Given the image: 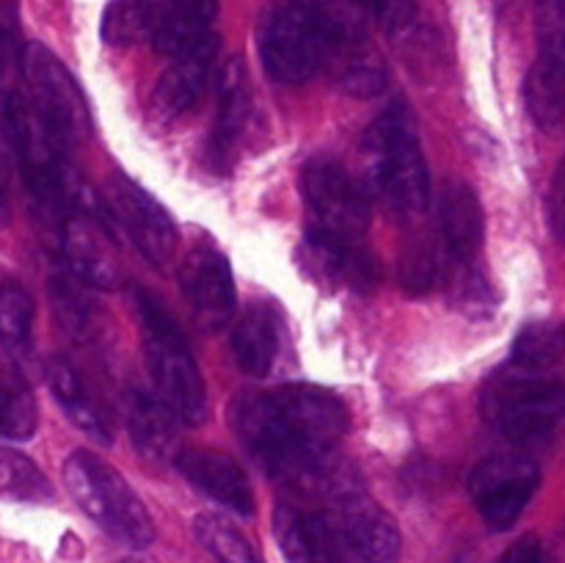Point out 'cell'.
<instances>
[{
    "mask_svg": "<svg viewBox=\"0 0 565 563\" xmlns=\"http://www.w3.org/2000/svg\"><path fill=\"white\" fill-rule=\"evenodd\" d=\"M230 419L259 467L279 484L298 489L326 484L348 431L345 403L312 384L237 395Z\"/></svg>",
    "mask_w": 565,
    "mask_h": 563,
    "instance_id": "1",
    "label": "cell"
},
{
    "mask_svg": "<svg viewBox=\"0 0 565 563\" xmlns=\"http://www.w3.org/2000/svg\"><path fill=\"white\" fill-rule=\"evenodd\" d=\"M370 182L390 215L414 221L430 204V174L406 108H386L364 132Z\"/></svg>",
    "mask_w": 565,
    "mask_h": 563,
    "instance_id": "2",
    "label": "cell"
},
{
    "mask_svg": "<svg viewBox=\"0 0 565 563\" xmlns=\"http://www.w3.org/2000/svg\"><path fill=\"white\" fill-rule=\"evenodd\" d=\"M136 307L154 395L169 406L180 425H199L207 414V392L185 334L149 293L136 290Z\"/></svg>",
    "mask_w": 565,
    "mask_h": 563,
    "instance_id": "3",
    "label": "cell"
},
{
    "mask_svg": "<svg viewBox=\"0 0 565 563\" xmlns=\"http://www.w3.org/2000/svg\"><path fill=\"white\" fill-rule=\"evenodd\" d=\"M259 61L270 81L298 86L329 64L334 53L329 31L309 0H276L259 20Z\"/></svg>",
    "mask_w": 565,
    "mask_h": 563,
    "instance_id": "4",
    "label": "cell"
},
{
    "mask_svg": "<svg viewBox=\"0 0 565 563\" xmlns=\"http://www.w3.org/2000/svg\"><path fill=\"white\" fill-rule=\"evenodd\" d=\"M480 414L508 439H541L565 419V381L505 368L480 392Z\"/></svg>",
    "mask_w": 565,
    "mask_h": 563,
    "instance_id": "5",
    "label": "cell"
},
{
    "mask_svg": "<svg viewBox=\"0 0 565 563\" xmlns=\"http://www.w3.org/2000/svg\"><path fill=\"white\" fill-rule=\"evenodd\" d=\"M66 489L83 513L94 519L105 533L114 535L132 550H143L154 541V524L136 491L121 480L114 467L88 450H77L66 458Z\"/></svg>",
    "mask_w": 565,
    "mask_h": 563,
    "instance_id": "6",
    "label": "cell"
},
{
    "mask_svg": "<svg viewBox=\"0 0 565 563\" xmlns=\"http://www.w3.org/2000/svg\"><path fill=\"white\" fill-rule=\"evenodd\" d=\"M25 92L22 99L31 105L33 114L53 132H58L66 144H75L88 127V110L83 92L64 64L42 44L22 47L20 61Z\"/></svg>",
    "mask_w": 565,
    "mask_h": 563,
    "instance_id": "7",
    "label": "cell"
},
{
    "mask_svg": "<svg viewBox=\"0 0 565 563\" xmlns=\"http://www.w3.org/2000/svg\"><path fill=\"white\" fill-rule=\"evenodd\" d=\"M301 191L315 226L362 241L370 226V196L337 160L315 158L301 171Z\"/></svg>",
    "mask_w": 565,
    "mask_h": 563,
    "instance_id": "8",
    "label": "cell"
},
{
    "mask_svg": "<svg viewBox=\"0 0 565 563\" xmlns=\"http://www.w3.org/2000/svg\"><path fill=\"white\" fill-rule=\"evenodd\" d=\"M103 208L110 224L119 226L136 252L152 265H163L177 248V226L169 210L149 191L127 177L114 174L105 182Z\"/></svg>",
    "mask_w": 565,
    "mask_h": 563,
    "instance_id": "9",
    "label": "cell"
},
{
    "mask_svg": "<svg viewBox=\"0 0 565 563\" xmlns=\"http://www.w3.org/2000/svg\"><path fill=\"white\" fill-rule=\"evenodd\" d=\"M541 469L527 456H491L469 475V495L475 508L491 530H508L516 524L527 502L539 491Z\"/></svg>",
    "mask_w": 565,
    "mask_h": 563,
    "instance_id": "10",
    "label": "cell"
},
{
    "mask_svg": "<svg viewBox=\"0 0 565 563\" xmlns=\"http://www.w3.org/2000/svg\"><path fill=\"white\" fill-rule=\"evenodd\" d=\"M180 287L204 331H221L237 309L235 276L230 259L213 246H196L180 265Z\"/></svg>",
    "mask_w": 565,
    "mask_h": 563,
    "instance_id": "11",
    "label": "cell"
},
{
    "mask_svg": "<svg viewBox=\"0 0 565 563\" xmlns=\"http://www.w3.org/2000/svg\"><path fill=\"white\" fill-rule=\"evenodd\" d=\"M301 263L315 279L345 287L353 293H370L379 287L381 268L362 241L334 235L320 226H309L301 246Z\"/></svg>",
    "mask_w": 565,
    "mask_h": 563,
    "instance_id": "12",
    "label": "cell"
},
{
    "mask_svg": "<svg viewBox=\"0 0 565 563\" xmlns=\"http://www.w3.org/2000/svg\"><path fill=\"white\" fill-rule=\"evenodd\" d=\"M114 224L108 213H75L58 224L61 254L66 270L88 287L116 285V259L110 254L114 246Z\"/></svg>",
    "mask_w": 565,
    "mask_h": 563,
    "instance_id": "13",
    "label": "cell"
},
{
    "mask_svg": "<svg viewBox=\"0 0 565 563\" xmlns=\"http://www.w3.org/2000/svg\"><path fill=\"white\" fill-rule=\"evenodd\" d=\"M215 59H218V42L215 36L204 39L188 53L174 55L169 70L160 75L158 86H154L152 99H149V114L160 125H174L185 114H191L204 97L213 77Z\"/></svg>",
    "mask_w": 565,
    "mask_h": 563,
    "instance_id": "14",
    "label": "cell"
},
{
    "mask_svg": "<svg viewBox=\"0 0 565 563\" xmlns=\"http://www.w3.org/2000/svg\"><path fill=\"white\" fill-rule=\"evenodd\" d=\"M334 524L340 544L364 563H395L401 557V528L375 500L362 495H345L340 500Z\"/></svg>",
    "mask_w": 565,
    "mask_h": 563,
    "instance_id": "15",
    "label": "cell"
},
{
    "mask_svg": "<svg viewBox=\"0 0 565 563\" xmlns=\"http://www.w3.org/2000/svg\"><path fill=\"white\" fill-rule=\"evenodd\" d=\"M174 467L188 484L196 486L202 495H207L210 500H215L237 517H252L254 508H257L248 475L226 453L193 447V450L177 453Z\"/></svg>",
    "mask_w": 565,
    "mask_h": 563,
    "instance_id": "16",
    "label": "cell"
},
{
    "mask_svg": "<svg viewBox=\"0 0 565 563\" xmlns=\"http://www.w3.org/2000/svg\"><path fill=\"white\" fill-rule=\"evenodd\" d=\"M309 6L329 31L334 50L362 44L370 25L403 31L412 22V0H309Z\"/></svg>",
    "mask_w": 565,
    "mask_h": 563,
    "instance_id": "17",
    "label": "cell"
},
{
    "mask_svg": "<svg viewBox=\"0 0 565 563\" xmlns=\"http://www.w3.org/2000/svg\"><path fill=\"white\" fill-rule=\"evenodd\" d=\"M274 533L287 563H340V535L323 513L276 502Z\"/></svg>",
    "mask_w": 565,
    "mask_h": 563,
    "instance_id": "18",
    "label": "cell"
},
{
    "mask_svg": "<svg viewBox=\"0 0 565 563\" xmlns=\"http://www.w3.org/2000/svg\"><path fill=\"white\" fill-rule=\"evenodd\" d=\"M252 114V81L241 59H232L218 75V110L207 141L210 166L226 171L235 160V147Z\"/></svg>",
    "mask_w": 565,
    "mask_h": 563,
    "instance_id": "19",
    "label": "cell"
},
{
    "mask_svg": "<svg viewBox=\"0 0 565 563\" xmlns=\"http://www.w3.org/2000/svg\"><path fill=\"white\" fill-rule=\"evenodd\" d=\"M436 232L452 265H467L483 241V208L467 182H447L436 204Z\"/></svg>",
    "mask_w": 565,
    "mask_h": 563,
    "instance_id": "20",
    "label": "cell"
},
{
    "mask_svg": "<svg viewBox=\"0 0 565 563\" xmlns=\"http://www.w3.org/2000/svg\"><path fill=\"white\" fill-rule=\"evenodd\" d=\"M127 431L147 461H174L177 456V425L180 419L169 412L163 401L152 392L136 390L125 401Z\"/></svg>",
    "mask_w": 565,
    "mask_h": 563,
    "instance_id": "21",
    "label": "cell"
},
{
    "mask_svg": "<svg viewBox=\"0 0 565 563\" xmlns=\"http://www.w3.org/2000/svg\"><path fill=\"white\" fill-rule=\"evenodd\" d=\"M44 379H47L50 392L58 401V406L64 408L66 417L83 431V434L92 436L99 445H110L114 436H110L108 417L103 414V408L97 406V401L92 397L88 386L83 384V379L77 375V370L72 368L66 359L53 357L44 364Z\"/></svg>",
    "mask_w": 565,
    "mask_h": 563,
    "instance_id": "22",
    "label": "cell"
},
{
    "mask_svg": "<svg viewBox=\"0 0 565 563\" xmlns=\"http://www.w3.org/2000/svg\"><path fill=\"white\" fill-rule=\"evenodd\" d=\"M215 14L218 0H169L152 33L154 50L169 59L188 53L213 36Z\"/></svg>",
    "mask_w": 565,
    "mask_h": 563,
    "instance_id": "23",
    "label": "cell"
},
{
    "mask_svg": "<svg viewBox=\"0 0 565 563\" xmlns=\"http://www.w3.org/2000/svg\"><path fill=\"white\" fill-rule=\"evenodd\" d=\"M232 353L252 375H268L279 357V315L268 304H252L232 329Z\"/></svg>",
    "mask_w": 565,
    "mask_h": 563,
    "instance_id": "24",
    "label": "cell"
},
{
    "mask_svg": "<svg viewBox=\"0 0 565 563\" xmlns=\"http://www.w3.org/2000/svg\"><path fill=\"white\" fill-rule=\"evenodd\" d=\"M524 99L535 125L546 132L565 130V64L539 55L524 81Z\"/></svg>",
    "mask_w": 565,
    "mask_h": 563,
    "instance_id": "25",
    "label": "cell"
},
{
    "mask_svg": "<svg viewBox=\"0 0 565 563\" xmlns=\"http://www.w3.org/2000/svg\"><path fill=\"white\" fill-rule=\"evenodd\" d=\"M36 423L39 408L28 379L11 364H0V439H31Z\"/></svg>",
    "mask_w": 565,
    "mask_h": 563,
    "instance_id": "26",
    "label": "cell"
},
{
    "mask_svg": "<svg viewBox=\"0 0 565 563\" xmlns=\"http://www.w3.org/2000/svg\"><path fill=\"white\" fill-rule=\"evenodd\" d=\"M169 0H114L103 14V39L108 44H136L152 39Z\"/></svg>",
    "mask_w": 565,
    "mask_h": 563,
    "instance_id": "27",
    "label": "cell"
},
{
    "mask_svg": "<svg viewBox=\"0 0 565 563\" xmlns=\"http://www.w3.org/2000/svg\"><path fill=\"white\" fill-rule=\"evenodd\" d=\"M565 357V323L544 320L530 323L513 340L511 368L519 370H546Z\"/></svg>",
    "mask_w": 565,
    "mask_h": 563,
    "instance_id": "28",
    "label": "cell"
},
{
    "mask_svg": "<svg viewBox=\"0 0 565 563\" xmlns=\"http://www.w3.org/2000/svg\"><path fill=\"white\" fill-rule=\"evenodd\" d=\"M452 259L447 254L445 243H441L439 232L430 230L423 237L408 246V252L403 254L401 263V279L406 285L408 293H425L436 285V282L445 276V270L450 268Z\"/></svg>",
    "mask_w": 565,
    "mask_h": 563,
    "instance_id": "29",
    "label": "cell"
},
{
    "mask_svg": "<svg viewBox=\"0 0 565 563\" xmlns=\"http://www.w3.org/2000/svg\"><path fill=\"white\" fill-rule=\"evenodd\" d=\"M33 298L20 282L0 285V346L9 351H25L33 331Z\"/></svg>",
    "mask_w": 565,
    "mask_h": 563,
    "instance_id": "30",
    "label": "cell"
},
{
    "mask_svg": "<svg viewBox=\"0 0 565 563\" xmlns=\"http://www.w3.org/2000/svg\"><path fill=\"white\" fill-rule=\"evenodd\" d=\"M0 491L25 502H44L53 497V486L42 469L22 453L0 445Z\"/></svg>",
    "mask_w": 565,
    "mask_h": 563,
    "instance_id": "31",
    "label": "cell"
},
{
    "mask_svg": "<svg viewBox=\"0 0 565 563\" xmlns=\"http://www.w3.org/2000/svg\"><path fill=\"white\" fill-rule=\"evenodd\" d=\"M50 293H53V304L61 323H64L72 334L86 337L94 326V315H97L88 285H83L81 279H75V276L66 270V274L53 276Z\"/></svg>",
    "mask_w": 565,
    "mask_h": 563,
    "instance_id": "32",
    "label": "cell"
},
{
    "mask_svg": "<svg viewBox=\"0 0 565 563\" xmlns=\"http://www.w3.org/2000/svg\"><path fill=\"white\" fill-rule=\"evenodd\" d=\"M193 530H196V539L202 541L204 550L218 563H259L252 544L226 519L215 517V513H202L193 522Z\"/></svg>",
    "mask_w": 565,
    "mask_h": 563,
    "instance_id": "33",
    "label": "cell"
},
{
    "mask_svg": "<svg viewBox=\"0 0 565 563\" xmlns=\"http://www.w3.org/2000/svg\"><path fill=\"white\" fill-rule=\"evenodd\" d=\"M11 171H17V92L0 88V224L9 219Z\"/></svg>",
    "mask_w": 565,
    "mask_h": 563,
    "instance_id": "34",
    "label": "cell"
},
{
    "mask_svg": "<svg viewBox=\"0 0 565 563\" xmlns=\"http://www.w3.org/2000/svg\"><path fill=\"white\" fill-rule=\"evenodd\" d=\"M535 36L544 59L565 64V0H535Z\"/></svg>",
    "mask_w": 565,
    "mask_h": 563,
    "instance_id": "35",
    "label": "cell"
},
{
    "mask_svg": "<svg viewBox=\"0 0 565 563\" xmlns=\"http://www.w3.org/2000/svg\"><path fill=\"white\" fill-rule=\"evenodd\" d=\"M20 61V25H17L14 3H3V9H0V88H11L9 81Z\"/></svg>",
    "mask_w": 565,
    "mask_h": 563,
    "instance_id": "36",
    "label": "cell"
},
{
    "mask_svg": "<svg viewBox=\"0 0 565 563\" xmlns=\"http://www.w3.org/2000/svg\"><path fill=\"white\" fill-rule=\"evenodd\" d=\"M456 304L461 309H467L469 315H489L494 309V296H491V287L486 285L483 276L475 268L461 265L456 276Z\"/></svg>",
    "mask_w": 565,
    "mask_h": 563,
    "instance_id": "37",
    "label": "cell"
},
{
    "mask_svg": "<svg viewBox=\"0 0 565 563\" xmlns=\"http://www.w3.org/2000/svg\"><path fill=\"white\" fill-rule=\"evenodd\" d=\"M546 219H550L552 235L557 237L561 246H565V158L552 174L550 196H546Z\"/></svg>",
    "mask_w": 565,
    "mask_h": 563,
    "instance_id": "38",
    "label": "cell"
},
{
    "mask_svg": "<svg viewBox=\"0 0 565 563\" xmlns=\"http://www.w3.org/2000/svg\"><path fill=\"white\" fill-rule=\"evenodd\" d=\"M497 563H552V561L550 555H546L544 544H541L535 535H524V539H519L516 544L508 546V552Z\"/></svg>",
    "mask_w": 565,
    "mask_h": 563,
    "instance_id": "39",
    "label": "cell"
},
{
    "mask_svg": "<svg viewBox=\"0 0 565 563\" xmlns=\"http://www.w3.org/2000/svg\"><path fill=\"white\" fill-rule=\"evenodd\" d=\"M351 563H364V561H359V557H356V555H351Z\"/></svg>",
    "mask_w": 565,
    "mask_h": 563,
    "instance_id": "40",
    "label": "cell"
}]
</instances>
